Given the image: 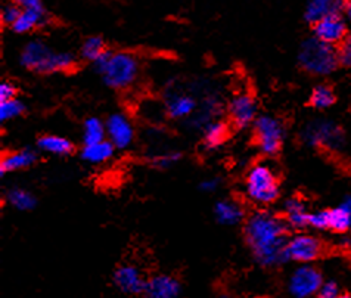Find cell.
<instances>
[{"instance_id":"24","label":"cell","mask_w":351,"mask_h":298,"mask_svg":"<svg viewBox=\"0 0 351 298\" xmlns=\"http://www.w3.org/2000/svg\"><path fill=\"white\" fill-rule=\"evenodd\" d=\"M6 203L18 211H32L37 206V198L32 190L14 186L6 190Z\"/></svg>"},{"instance_id":"1","label":"cell","mask_w":351,"mask_h":298,"mask_svg":"<svg viewBox=\"0 0 351 298\" xmlns=\"http://www.w3.org/2000/svg\"><path fill=\"white\" fill-rule=\"evenodd\" d=\"M243 239L254 260L263 267H276L289 260L288 225L270 211H256L245 220Z\"/></svg>"},{"instance_id":"4","label":"cell","mask_w":351,"mask_h":298,"mask_svg":"<svg viewBox=\"0 0 351 298\" xmlns=\"http://www.w3.org/2000/svg\"><path fill=\"white\" fill-rule=\"evenodd\" d=\"M298 64L311 75H328L338 69V51L335 46L320 42L316 37H310L300 47Z\"/></svg>"},{"instance_id":"15","label":"cell","mask_w":351,"mask_h":298,"mask_svg":"<svg viewBox=\"0 0 351 298\" xmlns=\"http://www.w3.org/2000/svg\"><path fill=\"white\" fill-rule=\"evenodd\" d=\"M197 101L193 96L182 92H170L165 96V114L171 120H186L195 115Z\"/></svg>"},{"instance_id":"36","label":"cell","mask_w":351,"mask_h":298,"mask_svg":"<svg viewBox=\"0 0 351 298\" xmlns=\"http://www.w3.org/2000/svg\"><path fill=\"white\" fill-rule=\"evenodd\" d=\"M317 295H319V298H338L339 297L338 285L334 281L324 282V285L320 286Z\"/></svg>"},{"instance_id":"5","label":"cell","mask_w":351,"mask_h":298,"mask_svg":"<svg viewBox=\"0 0 351 298\" xmlns=\"http://www.w3.org/2000/svg\"><path fill=\"white\" fill-rule=\"evenodd\" d=\"M245 195L257 206L273 204L279 198V180L267 162H256L245 176Z\"/></svg>"},{"instance_id":"12","label":"cell","mask_w":351,"mask_h":298,"mask_svg":"<svg viewBox=\"0 0 351 298\" xmlns=\"http://www.w3.org/2000/svg\"><path fill=\"white\" fill-rule=\"evenodd\" d=\"M313 37L330 46H339L348 36L347 23L343 14H334L322 18L313 25Z\"/></svg>"},{"instance_id":"8","label":"cell","mask_w":351,"mask_h":298,"mask_svg":"<svg viewBox=\"0 0 351 298\" xmlns=\"http://www.w3.org/2000/svg\"><path fill=\"white\" fill-rule=\"evenodd\" d=\"M106 140L112 143L117 151L129 149L136 139V129L132 119L124 112H114L105 120Z\"/></svg>"},{"instance_id":"10","label":"cell","mask_w":351,"mask_h":298,"mask_svg":"<svg viewBox=\"0 0 351 298\" xmlns=\"http://www.w3.org/2000/svg\"><path fill=\"white\" fill-rule=\"evenodd\" d=\"M257 102L254 96L241 92L237 93L228 103V115L229 121L235 129H247L254 124L257 120Z\"/></svg>"},{"instance_id":"22","label":"cell","mask_w":351,"mask_h":298,"mask_svg":"<svg viewBox=\"0 0 351 298\" xmlns=\"http://www.w3.org/2000/svg\"><path fill=\"white\" fill-rule=\"evenodd\" d=\"M115 148L112 143L108 140H104L99 143H92V145H83L80 151V158L92 166H99L108 162L115 153Z\"/></svg>"},{"instance_id":"28","label":"cell","mask_w":351,"mask_h":298,"mask_svg":"<svg viewBox=\"0 0 351 298\" xmlns=\"http://www.w3.org/2000/svg\"><path fill=\"white\" fill-rule=\"evenodd\" d=\"M329 229L338 234H346L351 229V213L344 206L329 210Z\"/></svg>"},{"instance_id":"39","label":"cell","mask_w":351,"mask_h":298,"mask_svg":"<svg viewBox=\"0 0 351 298\" xmlns=\"http://www.w3.org/2000/svg\"><path fill=\"white\" fill-rule=\"evenodd\" d=\"M341 206H344V207L350 211V213H351V195H348V197L343 201V204H341Z\"/></svg>"},{"instance_id":"16","label":"cell","mask_w":351,"mask_h":298,"mask_svg":"<svg viewBox=\"0 0 351 298\" xmlns=\"http://www.w3.org/2000/svg\"><path fill=\"white\" fill-rule=\"evenodd\" d=\"M38 160L37 152L34 149H18L8 152L0 160V175H11V173L23 171L33 167Z\"/></svg>"},{"instance_id":"40","label":"cell","mask_w":351,"mask_h":298,"mask_svg":"<svg viewBox=\"0 0 351 298\" xmlns=\"http://www.w3.org/2000/svg\"><path fill=\"white\" fill-rule=\"evenodd\" d=\"M217 298H237L235 295H232V294H229V293H221V294H219L217 295Z\"/></svg>"},{"instance_id":"2","label":"cell","mask_w":351,"mask_h":298,"mask_svg":"<svg viewBox=\"0 0 351 298\" xmlns=\"http://www.w3.org/2000/svg\"><path fill=\"white\" fill-rule=\"evenodd\" d=\"M92 65L105 86L114 90L130 89L141 77V61L132 52L108 49Z\"/></svg>"},{"instance_id":"38","label":"cell","mask_w":351,"mask_h":298,"mask_svg":"<svg viewBox=\"0 0 351 298\" xmlns=\"http://www.w3.org/2000/svg\"><path fill=\"white\" fill-rule=\"evenodd\" d=\"M343 14H344V18H347L348 21H351V0H344Z\"/></svg>"},{"instance_id":"9","label":"cell","mask_w":351,"mask_h":298,"mask_svg":"<svg viewBox=\"0 0 351 298\" xmlns=\"http://www.w3.org/2000/svg\"><path fill=\"white\" fill-rule=\"evenodd\" d=\"M324 285V277L316 267L303 264L297 267L289 277V293L295 298H310L319 293Z\"/></svg>"},{"instance_id":"26","label":"cell","mask_w":351,"mask_h":298,"mask_svg":"<svg viewBox=\"0 0 351 298\" xmlns=\"http://www.w3.org/2000/svg\"><path fill=\"white\" fill-rule=\"evenodd\" d=\"M108 51L102 36H90L80 46V58L87 62H96L99 58Z\"/></svg>"},{"instance_id":"7","label":"cell","mask_w":351,"mask_h":298,"mask_svg":"<svg viewBox=\"0 0 351 298\" xmlns=\"http://www.w3.org/2000/svg\"><path fill=\"white\" fill-rule=\"evenodd\" d=\"M252 132H254L256 145L265 156H276L284 145V123L273 115H258L252 124Z\"/></svg>"},{"instance_id":"25","label":"cell","mask_w":351,"mask_h":298,"mask_svg":"<svg viewBox=\"0 0 351 298\" xmlns=\"http://www.w3.org/2000/svg\"><path fill=\"white\" fill-rule=\"evenodd\" d=\"M106 140V124L99 117H89L83 123V145Z\"/></svg>"},{"instance_id":"31","label":"cell","mask_w":351,"mask_h":298,"mask_svg":"<svg viewBox=\"0 0 351 298\" xmlns=\"http://www.w3.org/2000/svg\"><path fill=\"white\" fill-rule=\"evenodd\" d=\"M21 12H23V9L18 5L12 3V2H6L2 6V11H0V21H2V24L5 27L11 28L16 23V19L19 18V15H21Z\"/></svg>"},{"instance_id":"14","label":"cell","mask_w":351,"mask_h":298,"mask_svg":"<svg viewBox=\"0 0 351 298\" xmlns=\"http://www.w3.org/2000/svg\"><path fill=\"white\" fill-rule=\"evenodd\" d=\"M182 284L178 277L167 273H160L148 277L143 291L145 298H179Z\"/></svg>"},{"instance_id":"27","label":"cell","mask_w":351,"mask_h":298,"mask_svg":"<svg viewBox=\"0 0 351 298\" xmlns=\"http://www.w3.org/2000/svg\"><path fill=\"white\" fill-rule=\"evenodd\" d=\"M335 101H337L335 93L328 84H319L313 90H311L310 103L311 107H315L316 110L330 108L335 103Z\"/></svg>"},{"instance_id":"41","label":"cell","mask_w":351,"mask_h":298,"mask_svg":"<svg viewBox=\"0 0 351 298\" xmlns=\"http://www.w3.org/2000/svg\"><path fill=\"white\" fill-rule=\"evenodd\" d=\"M338 298H351V295H339Z\"/></svg>"},{"instance_id":"34","label":"cell","mask_w":351,"mask_h":298,"mask_svg":"<svg viewBox=\"0 0 351 298\" xmlns=\"http://www.w3.org/2000/svg\"><path fill=\"white\" fill-rule=\"evenodd\" d=\"M8 2L18 5L23 11H25V9H32V11H46L43 0H8Z\"/></svg>"},{"instance_id":"29","label":"cell","mask_w":351,"mask_h":298,"mask_svg":"<svg viewBox=\"0 0 351 298\" xmlns=\"http://www.w3.org/2000/svg\"><path fill=\"white\" fill-rule=\"evenodd\" d=\"M25 112V103L21 99H11L6 102H0V121L6 123L15 120Z\"/></svg>"},{"instance_id":"17","label":"cell","mask_w":351,"mask_h":298,"mask_svg":"<svg viewBox=\"0 0 351 298\" xmlns=\"http://www.w3.org/2000/svg\"><path fill=\"white\" fill-rule=\"evenodd\" d=\"M214 217L223 226H237L245 220V210L235 199H220L214 206Z\"/></svg>"},{"instance_id":"33","label":"cell","mask_w":351,"mask_h":298,"mask_svg":"<svg viewBox=\"0 0 351 298\" xmlns=\"http://www.w3.org/2000/svg\"><path fill=\"white\" fill-rule=\"evenodd\" d=\"M338 60L339 65L351 66V33L344 38L343 43L338 46Z\"/></svg>"},{"instance_id":"30","label":"cell","mask_w":351,"mask_h":298,"mask_svg":"<svg viewBox=\"0 0 351 298\" xmlns=\"http://www.w3.org/2000/svg\"><path fill=\"white\" fill-rule=\"evenodd\" d=\"M182 160V152L179 151H165L160 152L157 156L151 157V164L157 169H170L173 166L178 164V162Z\"/></svg>"},{"instance_id":"18","label":"cell","mask_w":351,"mask_h":298,"mask_svg":"<svg viewBox=\"0 0 351 298\" xmlns=\"http://www.w3.org/2000/svg\"><path fill=\"white\" fill-rule=\"evenodd\" d=\"M343 6L344 0H307V5L304 9V19L313 25L325 16L343 14Z\"/></svg>"},{"instance_id":"6","label":"cell","mask_w":351,"mask_h":298,"mask_svg":"<svg viewBox=\"0 0 351 298\" xmlns=\"http://www.w3.org/2000/svg\"><path fill=\"white\" fill-rule=\"evenodd\" d=\"M301 139L307 147L328 151H339L346 145V134L337 123L329 120H315L301 130Z\"/></svg>"},{"instance_id":"23","label":"cell","mask_w":351,"mask_h":298,"mask_svg":"<svg viewBox=\"0 0 351 298\" xmlns=\"http://www.w3.org/2000/svg\"><path fill=\"white\" fill-rule=\"evenodd\" d=\"M285 222L288 226L294 229H303L308 226L310 213L306 208V204L300 198H289L285 206Z\"/></svg>"},{"instance_id":"37","label":"cell","mask_w":351,"mask_h":298,"mask_svg":"<svg viewBox=\"0 0 351 298\" xmlns=\"http://www.w3.org/2000/svg\"><path fill=\"white\" fill-rule=\"evenodd\" d=\"M220 185H221L220 177H208L201 182L199 189L202 192H206V194H213V192H216L220 188Z\"/></svg>"},{"instance_id":"35","label":"cell","mask_w":351,"mask_h":298,"mask_svg":"<svg viewBox=\"0 0 351 298\" xmlns=\"http://www.w3.org/2000/svg\"><path fill=\"white\" fill-rule=\"evenodd\" d=\"M16 98V86L11 82L0 83V102H6Z\"/></svg>"},{"instance_id":"13","label":"cell","mask_w":351,"mask_h":298,"mask_svg":"<svg viewBox=\"0 0 351 298\" xmlns=\"http://www.w3.org/2000/svg\"><path fill=\"white\" fill-rule=\"evenodd\" d=\"M146 277L139 267L133 264H123L115 269L112 282L117 290L128 295L143 294L146 286Z\"/></svg>"},{"instance_id":"32","label":"cell","mask_w":351,"mask_h":298,"mask_svg":"<svg viewBox=\"0 0 351 298\" xmlns=\"http://www.w3.org/2000/svg\"><path fill=\"white\" fill-rule=\"evenodd\" d=\"M308 226L317 230L329 229V210H320L316 211V213H310Z\"/></svg>"},{"instance_id":"3","label":"cell","mask_w":351,"mask_h":298,"mask_svg":"<svg viewBox=\"0 0 351 298\" xmlns=\"http://www.w3.org/2000/svg\"><path fill=\"white\" fill-rule=\"evenodd\" d=\"M19 64L36 74L71 73L75 70L77 60L71 52H58L43 40L27 42L19 53Z\"/></svg>"},{"instance_id":"20","label":"cell","mask_w":351,"mask_h":298,"mask_svg":"<svg viewBox=\"0 0 351 298\" xmlns=\"http://www.w3.org/2000/svg\"><path fill=\"white\" fill-rule=\"evenodd\" d=\"M229 134L230 127L226 121L214 120L202 129V147L208 151L217 149L228 140Z\"/></svg>"},{"instance_id":"21","label":"cell","mask_w":351,"mask_h":298,"mask_svg":"<svg viewBox=\"0 0 351 298\" xmlns=\"http://www.w3.org/2000/svg\"><path fill=\"white\" fill-rule=\"evenodd\" d=\"M37 148L49 156L66 157L73 153L75 147L70 139L58 136V134H43L37 139Z\"/></svg>"},{"instance_id":"11","label":"cell","mask_w":351,"mask_h":298,"mask_svg":"<svg viewBox=\"0 0 351 298\" xmlns=\"http://www.w3.org/2000/svg\"><path fill=\"white\" fill-rule=\"evenodd\" d=\"M288 258L297 263H311L324 254V244L313 235L300 234L289 238L287 247Z\"/></svg>"},{"instance_id":"19","label":"cell","mask_w":351,"mask_h":298,"mask_svg":"<svg viewBox=\"0 0 351 298\" xmlns=\"http://www.w3.org/2000/svg\"><path fill=\"white\" fill-rule=\"evenodd\" d=\"M51 21L47 11H32V9H25L21 12L16 23L11 27V30L15 34H30L37 28L46 27Z\"/></svg>"}]
</instances>
